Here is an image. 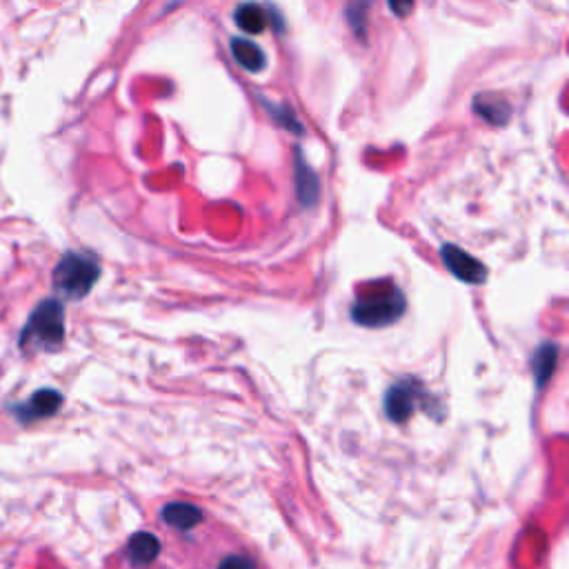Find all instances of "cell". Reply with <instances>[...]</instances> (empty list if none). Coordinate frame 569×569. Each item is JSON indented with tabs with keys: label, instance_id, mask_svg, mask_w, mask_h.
<instances>
[{
	"label": "cell",
	"instance_id": "7a4b0ae2",
	"mask_svg": "<svg viewBox=\"0 0 569 569\" xmlns=\"http://www.w3.org/2000/svg\"><path fill=\"white\" fill-rule=\"evenodd\" d=\"M405 296L394 283L369 287L352 305V321L363 327H385L405 314Z\"/></svg>",
	"mask_w": 569,
	"mask_h": 569
},
{
	"label": "cell",
	"instance_id": "ba28073f",
	"mask_svg": "<svg viewBox=\"0 0 569 569\" xmlns=\"http://www.w3.org/2000/svg\"><path fill=\"white\" fill-rule=\"evenodd\" d=\"M232 54L236 58V63L245 67L247 72H263L267 65V58L263 54V49L258 47L249 38H232Z\"/></svg>",
	"mask_w": 569,
	"mask_h": 569
},
{
	"label": "cell",
	"instance_id": "9a60e30c",
	"mask_svg": "<svg viewBox=\"0 0 569 569\" xmlns=\"http://www.w3.org/2000/svg\"><path fill=\"white\" fill-rule=\"evenodd\" d=\"M389 7H392L396 14H407V12H412V7H414V5H412V3H407V5H398V3H392V5H389Z\"/></svg>",
	"mask_w": 569,
	"mask_h": 569
},
{
	"label": "cell",
	"instance_id": "277c9868",
	"mask_svg": "<svg viewBox=\"0 0 569 569\" xmlns=\"http://www.w3.org/2000/svg\"><path fill=\"white\" fill-rule=\"evenodd\" d=\"M441 256L447 265L449 272H452L456 278L469 283V285H481L487 278V269L481 261H476L474 256H469L467 252H463L461 247L456 245H443Z\"/></svg>",
	"mask_w": 569,
	"mask_h": 569
},
{
	"label": "cell",
	"instance_id": "3957f363",
	"mask_svg": "<svg viewBox=\"0 0 569 569\" xmlns=\"http://www.w3.org/2000/svg\"><path fill=\"white\" fill-rule=\"evenodd\" d=\"M98 276H101V265L94 256L67 252L54 269V289L69 301H81L92 292Z\"/></svg>",
	"mask_w": 569,
	"mask_h": 569
},
{
	"label": "cell",
	"instance_id": "52a82bcc",
	"mask_svg": "<svg viewBox=\"0 0 569 569\" xmlns=\"http://www.w3.org/2000/svg\"><path fill=\"white\" fill-rule=\"evenodd\" d=\"M158 552H161V543H158V538L154 534L138 532L129 538L127 556H129V561H132V565L136 567L152 565L156 561Z\"/></svg>",
	"mask_w": 569,
	"mask_h": 569
},
{
	"label": "cell",
	"instance_id": "8992f818",
	"mask_svg": "<svg viewBox=\"0 0 569 569\" xmlns=\"http://www.w3.org/2000/svg\"><path fill=\"white\" fill-rule=\"evenodd\" d=\"M61 405H63V394H58L56 389H38L27 403L18 405L14 412L21 423H32L38 421V418H47L56 414Z\"/></svg>",
	"mask_w": 569,
	"mask_h": 569
},
{
	"label": "cell",
	"instance_id": "7c38bea8",
	"mask_svg": "<svg viewBox=\"0 0 569 569\" xmlns=\"http://www.w3.org/2000/svg\"><path fill=\"white\" fill-rule=\"evenodd\" d=\"M474 105H476V112L485 116L487 121H492L494 125H503L507 123V118L512 116V109H509V105L498 101L496 96H478Z\"/></svg>",
	"mask_w": 569,
	"mask_h": 569
},
{
	"label": "cell",
	"instance_id": "30bf717a",
	"mask_svg": "<svg viewBox=\"0 0 569 569\" xmlns=\"http://www.w3.org/2000/svg\"><path fill=\"white\" fill-rule=\"evenodd\" d=\"M163 521L176 529H192L203 521V512L192 503H169L163 509Z\"/></svg>",
	"mask_w": 569,
	"mask_h": 569
},
{
	"label": "cell",
	"instance_id": "5b68a950",
	"mask_svg": "<svg viewBox=\"0 0 569 569\" xmlns=\"http://www.w3.org/2000/svg\"><path fill=\"white\" fill-rule=\"evenodd\" d=\"M423 396V389H418L414 381L396 383L385 394V412L394 423H405L414 414L416 401Z\"/></svg>",
	"mask_w": 569,
	"mask_h": 569
},
{
	"label": "cell",
	"instance_id": "6da1fadb",
	"mask_svg": "<svg viewBox=\"0 0 569 569\" xmlns=\"http://www.w3.org/2000/svg\"><path fill=\"white\" fill-rule=\"evenodd\" d=\"M65 341V309L58 301H43L38 305L21 334V349L25 354L52 352Z\"/></svg>",
	"mask_w": 569,
	"mask_h": 569
},
{
	"label": "cell",
	"instance_id": "9c48e42d",
	"mask_svg": "<svg viewBox=\"0 0 569 569\" xmlns=\"http://www.w3.org/2000/svg\"><path fill=\"white\" fill-rule=\"evenodd\" d=\"M234 23L243 29L245 34H263L267 25H269V18H267V9L256 5V3H245V5H238L236 12H234Z\"/></svg>",
	"mask_w": 569,
	"mask_h": 569
},
{
	"label": "cell",
	"instance_id": "4fadbf2b",
	"mask_svg": "<svg viewBox=\"0 0 569 569\" xmlns=\"http://www.w3.org/2000/svg\"><path fill=\"white\" fill-rule=\"evenodd\" d=\"M296 176H298L296 183H298V196H301V203L312 205L318 194V178L312 169L301 161V158H298V163H296Z\"/></svg>",
	"mask_w": 569,
	"mask_h": 569
},
{
	"label": "cell",
	"instance_id": "5bb4252c",
	"mask_svg": "<svg viewBox=\"0 0 569 569\" xmlns=\"http://www.w3.org/2000/svg\"><path fill=\"white\" fill-rule=\"evenodd\" d=\"M218 569H256L254 561H249L245 556H229L225 561L218 565Z\"/></svg>",
	"mask_w": 569,
	"mask_h": 569
},
{
	"label": "cell",
	"instance_id": "8fae6325",
	"mask_svg": "<svg viewBox=\"0 0 569 569\" xmlns=\"http://www.w3.org/2000/svg\"><path fill=\"white\" fill-rule=\"evenodd\" d=\"M556 361H558V345L556 343H543L541 347L536 349V354L532 358V367H534V376H536L538 387H543L547 378L554 374Z\"/></svg>",
	"mask_w": 569,
	"mask_h": 569
}]
</instances>
